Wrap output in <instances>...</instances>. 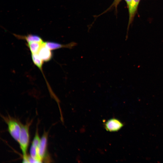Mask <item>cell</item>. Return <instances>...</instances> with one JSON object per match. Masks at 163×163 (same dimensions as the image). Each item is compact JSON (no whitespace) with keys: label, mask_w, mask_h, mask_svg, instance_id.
Returning a JSON list of instances; mask_svg holds the SVG:
<instances>
[{"label":"cell","mask_w":163,"mask_h":163,"mask_svg":"<svg viewBox=\"0 0 163 163\" xmlns=\"http://www.w3.org/2000/svg\"><path fill=\"white\" fill-rule=\"evenodd\" d=\"M32 121L24 125L21 123V129L18 142L23 154V162L28 163L27 151L29 142V129Z\"/></svg>","instance_id":"1"},{"label":"cell","mask_w":163,"mask_h":163,"mask_svg":"<svg viewBox=\"0 0 163 163\" xmlns=\"http://www.w3.org/2000/svg\"><path fill=\"white\" fill-rule=\"evenodd\" d=\"M2 117L7 124L9 133L12 138L18 142L21 129V123L9 116H2Z\"/></svg>","instance_id":"2"},{"label":"cell","mask_w":163,"mask_h":163,"mask_svg":"<svg viewBox=\"0 0 163 163\" xmlns=\"http://www.w3.org/2000/svg\"><path fill=\"white\" fill-rule=\"evenodd\" d=\"M48 132H44L40 138V141L37 148L38 155L41 161L46 160L48 157L47 153V142ZM43 162V161H42Z\"/></svg>","instance_id":"3"},{"label":"cell","mask_w":163,"mask_h":163,"mask_svg":"<svg viewBox=\"0 0 163 163\" xmlns=\"http://www.w3.org/2000/svg\"><path fill=\"white\" fill-rule=\"evenodd\" d=\"M104 126L106 130L109 132H114L119 130L123 126V123L118 119L111 118L104 123Z\"/></svg>","instance_id":"4"},{"label":"cell","mask_w":163,"mask_h":163,"mask_svg":"<svg viewBox=\"0 0 163 163\" xmlns=\"http://www.w3.org/2000/svg\"><path fill=\"white\" fill-rule=\"evenodd\" d=\"M44 43L45 46L51 50L62 48L71 49L77 44L76 43L74 42H72L66 44L51 41L44 42Z\"/></svg>","instance_id":"5"},{"label":"cell","mask_w":163,"mask_h":163,"mask_svg":"<svg viewBox=\"0 0 163 163\" xmlns=\"http://www.w3.org/2000/svg\"><path fill=\"white\" fill-rule=\"evenodd\" d=\"M37 54L43 62L50 61L53 56L52 50L45 46L44 42L42 44Z\"/></svg>","instance_id":"6"},{"label":"cell","mask_w":163,"mask_h":163,"mask_svg":"<svg viewBox=\"0 0 163 163\" xmlns=\"http://www.w3.org/2000/svg\"><path fill=\"white\" fill-rule=\"evenodd\" d=\"M140 0H132L128 7L129 13L128 27L132 22L135 15Z\"/></svg>","instance_id":"7"},{"label":"cell","mask_w":163,"mask_h":163,"mask_svg":"<svg viewBox=\"0 0 163 163\" xmlns=\"http://www.w3.org/2000/svg\"><path fill=\"white\" fill-rule=\"evenodd\" d=\"M14 36L18 39L25 40L27 43L31 42H42L44 41L42 38L40 36L32 34L27 35H21L14 34Z\"/></svg>","instance_id":"8"},{"label":"cell","mask_w":163,"mask_h":163,"mask_svg":"<svg viewBox=\"0 0 163 163\" xmlns=\"http://www.w3.org/2000/svg\"><path fill=\"white\" fill-rule=\"evenodd\" d=\"M44 42H34L27 43V45L31 53H37Z\"/></svg>","instance_id":"9"},{"label":"cell","mask_w":163,"mask_h":163,"mask_svg":"<svg viewBox=\"0 0 163 163\" xmlns=\"http://www.w3.org/2000/svg\"><path fill=\"white\" fill-rule=\"evenodd\" d=\"M121 1V0H114L111 5L103 13H105L112 8H115L116 11H117V7Z\"/></svg>","instance_id":"10"},{"label":"cell","mask_w":163,"mask_h":163,"mask_svg":"<svg viewBox=\"0 0 163 163\" xmlns=\"http://www.w3.org/2000/svg\"><path fill=\"white\" fill-rule=\"evenodd\" d=\"M27 159L28 163H39L38 161L33 158L30 155L27 156Z\"/></svg>","instance_id":"11"},{"label":"cell","mask_w":163,"mask_h":163,"mask_svg":"<svg viewBox=\"0 0 163 163\" xmlns=\"http://www.w3.org/2000/svg\"><path fill=\"white\" fill-rule=\"evenodd\" d=\"M125 0L126 3V4L127 5L128 8L132 0Z\"/></svg>","instance_id":"12"}]
</instances>
